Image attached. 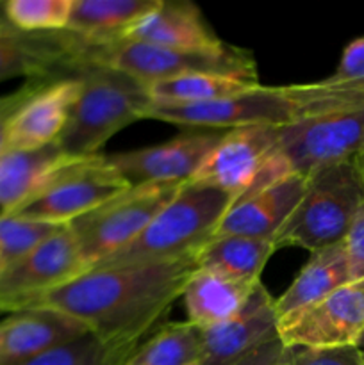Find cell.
Masks as SVG:
<instances>
[{
	"label": "cell",
	"instance_id": "1",
	"mask_svg": "<svg viewBox=\"0 0 364 365\" xmlns=\"http://www.w3.org/2000/svg\"><path fill=\"white\" fill-rule=\"evenodd\" d=\"M195 271V257L177 262L91 267L20 310H57L103 341L143 342L182 298Z\"/></svg>",
	"mask_w": 364,
	"mask_h": 365
},
{
	"label": "cell",
	"instance_id": "2",
	"mask_svg": "<svg viewBox=\"0 0 364 365\" xmlns=\"http://www.w3.org/2000/svg\"><path fill=\"white\" fill-rule=\"evenodd\" d=\"M364 103V81L343 82L327 77L309 84L256 86L243 95L196 106L150 103L145 120L202 130L241 127L284 128L332 110Z\"/></svg>",
	"mask_w": 364,
	"mask_h": 365
},
{
	"label": "cell",
	"instance_id": "3",
	"mask_svg": "<svg viewBox=\"0 0 364 365\" xmlns=\"http://www.w3.org/2000/svg\"><path fill=\"white\" fill-rule=\"evenodd\" d=\"M234 198L213 187L186 182L148 227L120 252L93 267L177 262L196 257L214 237ZM91 269V267H89Z\"/></svg>",
	"mask_w": 364,
	"mask_h": 365
},
{
	"label": "cell",
	"instance_id": "4",
	"mask_svg": "<svg viewBox=\"0 0 364 365\" xmlns=\"http://www.w3.org/2000/svg\"><path fill=\"white\" fill-rule=\"evenodd\" d=\"M75 78L77 98L57 141L68 157L100 155L113 135L145 120V110L152 103L145 82L98 64H84Z\"/></svg>",
	"mask_w": 364,
	"mask_h": 365
},
{
	"label": "cell",
	"instance_id": "5",
	"mask_svg": "<svg viewBox=\"0 0 364 365\" xmlns=\"http://www.w3.org/2000/svg\"><path fill=\"white\" fill-rule=\"evenodd\" d=\"M364 203V173L359 159L327 164L305 177V189L284 227L275 235V250L318 252L345 241Z\"/></svg>",
	"mask_w": 364,
	"mask_h": 365
},
{
	"label": "cell",
	"instance_id": "6",
	"mask_svg": "<svg viewBox=\"0 0 364 365\" xmlns=\"http://www.w3.org/2000/svg\"><path fill=\"white\" fill-rule=\"evenodd\" d=\"M363 146L364 103L280 128L263 168L239 200L291 175L307 177L318 168L359 155Z\"/></svg>",
	"mask_w": 364,
	"mask_h": 365
},
{
	"label": "cell",
	"instance_id": "7",
	"mask_svg": "<svg viewBox=\"0 0 364 365\" xmlns=\"http://www.w3.org/2000/svg\"><path fill=\"white\" fill-rule=\"evenodd\" d=\"M84 64L114 68L145 84L196 73L259 82L253 53L228 43L218 50H177L138 41H113L106 45L86 43Z\"/></svg>",
	"mask_w": 364,
	"mask_h": 365
},
{
	"label": "cell",
	"instance_id": "8",
	"mask_svg": "<svg viewBox=\"0 0 364 365\" xmlns=\"http://www.w3.org/2000/svg\"><path fill=\"white\" fill-rule=\"evenodd\" d=\"M131 187L107 155L70 157L45 178L38 191L13 212L27 220L70 225L77 217Z\"/></svg>",
	"mask_w": 364,
	"mask_h": 365
},
{
	"label": "cell",
	"instance_id": "9",
	"mask_svg": "<svg viewBox=\"0 0 364 365\" xmlns=\"http://www.w3.org/2000/svg\"><path fill=\"white\" fill-rule=\"evenodd\" d=\"M184 184L186 182H148L131 185L127 191L71 221L68 227L74 232L88 267L134 241Z\"/></svg>",
	"mask_w": 364,
	"mask_h": 365
},
{
	"label": "cell",
	"instance_id": "10",
	"mask_svg": "<svg viewBox=\"0 0 364 365\" xmlns=\"http://www.w3.org/2000/svg\"><path fill=\"white\" fill-rule=\"evenodd\" d=\"M364 334V280L350 282L314 305L278 319V339L289 349L350 348Z\"/></svg>",
	"mask_w": 364,
	"mask_h": 365
},
{
	"label": "cell",
	"instance_id": "11",
	"mask_svg": "<svg viewBox=\"0 0 364 365\" xmlns=\"http://www.w3.org/2000/svg\"><path fill=\"white\" fill-rule=\"evenodd\" d=\"M88 269L74 232L64 225L27 255L6 266L0 274V312H16L31 299L75 280Z\"/></svg>",
	"mask_w": 364,
	"mask_h": 365
},
{
	"label": "cell",
	"instance_id": "12",
	"mask_svg": "<svg viewBox=\"0 0 364 365\" xmlns=\"http://www.w3.org/2000/svg\"><path fill=\"white\" fill-rule=\"evenodd\" d=\"M84 39L70 31H16L0 7V82L75 77L84 66Z\"/></svg>",
	"mask_w": 364,
	"mask_h": 365
},
{
	"label": "cell",
	"instance_id": "13",
	"mask_svg": "<svg viewBox=\"0 0 364 365\" xmlns=\"http://www.w3.org/2000/svg\"><path fill=\"white\" fill-rule=\"evenodd\" d=\"M225 130L188 128L159 145L107 155L131 185L148 182H188Z\"/></svg>",
	"mask_w": 364,
	"mask_h": 365
},
{
	"label": "cell",
	"instance_id": "14",
	"mask_svg": "<svg viewBox=\"0 0 364 365\" xmlns=\"http://www.w3.org/2000/svg\"><path fill=\"white\" fill-rule=\"evenodd\" d=\"M280 128L241 127L225 130L202 166L188 182L227 192L234 203L263 168L268 153L275 146Z\"/></svg>",
	"mask_w": 364,
	"mask_h": 365
},
{
	"label": "cell",
	"instance_id": "15",
	"mask_svg": "<svg viewBox=\"0 0 364 365\" xmlns=\"http://www.w3.org/2000/svg\"><path fill=\"white\" fill-rule=\"evenodd\" d=\"M277 339L278 316L275 298L259 282L238 314L202 331L198 365H232Z\"/></svg>",
	"mask_w": 364,
	"mask_h": 365
},
{
	"label": "cell",
	"instance_id": "16",
	"mask_svg": "<svg viewBox=\"0 0 364 365\" xmlns=\"http://www.w3.org/2000/svg\"><path fill=\"white\" fill-rule=\"evenodd\" d=\"M79 93L75 77L49 81L14 110L7 150H32L59 141Z\"/></svg>",
	"mask_w": 364,
	"mask_h": 365
},
{
	"label": "cell",
	"instance_id": "17",
	"mask_svg": "<svg viewBox=\"0 0 364 365\" xmlns=\"http://www.w3.org/2000/svg\"><path fill=\"white\" fill-rule=\"evenodd\" d=\"M86 334L84 324L57 310H16L0 321V365H18Z\"/></svg>",
	"mask_w": 364,
	"mask_h": 365
},
{
	"label": "cell",
	"instance_id": "18",
	"mask_svg": "<svg viewBox=\"0 0 364 365\" xmlns=\"http://www.w3.org/2000/svg\"><path fill=\"white\" fill-rule=\"evenodd\" d=\"M305 189V177L291 175L270 187L238 200L220 221L214 235H241V237L273 241Z\"/></svg>",
	"mask_w": 364,
	"mask_h": 365
},
{
	"label": "cell",
	"instance_id": "19",
	"mask_svg": "<svg viewBox=\"0 0 364 365\" xmlns=\"http://www.w3.org/2000/svg\"><path fill=\"white\" fill-rule=\"evenodd\" d=\"M120 41H138L177 50H218V38L198 6L188 0H161L159 6L127 31Z\"/></svg>",
	"mask_w": 364,
	"mask_h": 365
},
{
	"label": "cell",
	"instance_id": "20",
	"mask_svg": "<svg viewBox=\"0 0 364 365\" xmlns=\"http://www.w3.org/2000/svg\"><path fill=\"white\" fill-rule=\"evenodd\" d=\"M350 282L352 277L343 242L313 252L285 292L275 298L278 319L321 302Z\"/></svg>",
	"mask_w": 364,
	"mask_h": 365
},
{
	"label": "cell",
	"instance_id": "21",
	"mask_svg": "<svg viewBox=\"0 0 364 365\" xmlns=\"http://www.w3.org/2000/svg\"><path fill=\"white\" fill-rule=\"evenodd\" d=\"M161 0H74L66 31L88 45L120 41Z\"/></svg>",
	"mask_w": 364,
	"mask_h": 365
},
{
	"label": "cell",
	"instance_id": "22",
	"mask_svg": "<svg viewBox=\"0 0 364 365\" xmlns=\"http://www.w3.org/2000/svg\"><path fill=\"white\" fill-rule=\"evenodd\" d=\"M253 287L256 285L239 284L211 271L196 269L182 292L188 323L203 331L231 319L248 302Z\"/></svg>",
	"mask_w": 364,
	"mask_h": 365
},
{
	"label": "cell",
	"instance_id": "23",
	"mask_svg": "<svg viewBox=\"0 0 364 365\" xmlns=\"http://www.w3.org/2000/svg\"><path fill=\"white\" fill-rule=\"evenodd\" d=\"M66 159L70 157L59 143L32 150H6L0 155V212H13L27 202Z\"/></svg>",
	"mask_w": 364,
	"mask_h": 365
},
{
	"label": "cell",
	"instance_id": "24",
	"mask_svg": "<svg viewBox=\"0 0 364 365\" xmlns=\"http://www.w3.org/2000/svg\"><path fill=\"white\" fill-rule=\"evenodd\" d=\"M275 252L273 241L241 235H214L196 253V269L211 271L239 284L257 285L264 266Z\"/></svg>",
	"mask_w": 364,
	"mask_h": 365
},
{
	"label": "cell",
	"instance_id": "25",
	"mask_svg": "<svg viewBox=\"0 0 364 365\" xmlns=\"http://www.w3.org/2000/svg\"><path fill=\"white\" fill-rule=\"evenodd\" d=\"M259 84L261 82L241 81V78L225 77V75L196 73L146 86H148L150 98L153 103L196 106V103L220 102V100L243 95Z\"/></svg>",
	"mask_w": 364,
	"mask_h": 365
},
{
	"label": "cell",
	"instance_id": "26",
	"mask_svg": "<svg viewBox=\"0 0 364 365\" xmlns=\"http://www.w3.org/2000/svg\"><path fill=\"white\" fill-rule=\"evenodd\" d=\"M202 330L191 323H164L143 341L125 365H186L198 362Z\"/></svg>",
	"mask_w": 364,
	"mask_h": 365
},
{
	"label": "cell",
	"instance_id": "27",
	"mask_svg": "<svg viewBox=\"0 0 364 365\" xmlns=\"http://www.w3.org/2000/svg\"><path fill=\"white\" fill-rule=\"evenodd\" d=\"M141 342H111L86 334L18 365H125Z\"/></svg>",
	"mask_w": 364,
	"mask_h": 365
},
{
	"label": "cell",
	"instance_id": "28",
	"mask_svg": "<svg viewBox=\"0 0 364 365\" xmlns=\"http://www.w3.org/2000/svg\"><path fill=\"white\" fill-rule=\"evenodd\" d=\"M74 0H7L2 14L16 31L61 32L70 24Z\"/></svg>",
	"mask_w": 364,
	"mask_h": 365
},
{
	"label": "cell",
	"instance_id": "29",
	"mask_svg": "<svg viewBox=\"0 0 364 365\" xmlns=\"http://www.w3.org/2000/svg\"><path fill=\"white\" fill-rule=\"evenodd\" d=\"M63 227L64 225L45 223L0 212V255L6 266L27 255Z\"/></svg>",
	"mask_w": 364,
	"mask_h": 365
},
{
	"label": "cell",
	"instance_id": "30",
	"mask_svg": "<svg viewBox=\"0 0 364 365\" xmlns=\"http://www.w3.org/2000/svg\"><path fill=\"white\" fill-rule=\"evenodd\" d=\"M293 365H364L355 346L338 349H293Z\"/></svg>",
	"mask_w": 364,
	"mask_h": 365
},
{
	"label": "cell",
	"instance_id": "31",
	"mask_svg": "<svg viewBox=\"0 0 364 365\" xmlns=\"http://www.w3.org/2000/svg\"><path fill=\"white\" fill-rule=\"evenodd\" d=\"M343 246L348 259L352 282L364 280V203L360 205L357 216L353 217Z\"/></svg>",
	"mask_w": 364,
	"mask_h": 365
},
{
	"label": "cell",
	"instance_id": "32",
	"mask_svg": "<svg viewBox=\"0 0 364 365\" xmlns=\"http://www.w3.org/2000/svg\"><path fill=\"white\" fill-rule=\"evenodd\" d=\"M335 81H364V36L352 39L345 46L338 68L330 75Z\"/></svg>",
	"mask_w": 364,
	"mask_h": 365
},
{
	"label": "cell",
	"instance_id": "33",
	"mask_svg": "<svg viewBox=\"0 0 364 365\" xmlns=\"http://www.w3.org/2000/svg\"><path fill=\"white\" fill-rule=\"evenodd\" d=\"M288 353L289 348H285L280 339H277V341H271L268 344L261 346L256 351L248 353V355L239 359L238 362L232 365H277L280 360L288 356Z\"/></svg>",
	"mask_w": 364,
	"mask_h": 365
},
{
	"label": "cell",
	"instance_id": "34",
	"mask_svg": "<svg viewBox=\"0 0 364 365\" xmlns=\"http://www.w3.org/2000/svg\"><path fill=\"white\" fill-rule=\"evenodd\" d=\"M16 95H18V89L13 93H7V95H0V110H2L4 107L9 106V103L16 98Z\"/></svg>",
	"mask_w": 364,
	"mask_h": 365
},
{
	"label": "cell",
	"instance_id": "35",
	"mask_svg": "<svg viewBox=\"0 0 364 365\" xmlns=\"http://www.w3.org/2000/svg\"><path fill=\"white\" fill-rule=\"evenodd\" d=\"M355 349H357V351H359L360 359H363V362H364V334H363V337L359 339V342H357V344H355Z\"/></svg>",
	"mask_w": 364,
	"mask_h": 365
},
{
	"label": "cell",
	"instance_id": "36",
	"mask_svg": "<svg viewBox=\"0 0 364 365\" xmlns=\"http://www.w3.org/2000/svg\"><path fill=\"white\" fill-rule=\"evenodd\" d=\"M277 365H293V349H289L288 356H285L284 360H280Z\"/></svg>",
	"mask_w": 364,
	"mask_h": 365
},
{
	"label": "cell",
	"instance_id": "37",
	"mask_svg": "<svg viewBox=\"0 0 364 365\" xmlns=\"http://www.w3.org/2000/svg\"><path fill=\"white\" fill-rule=\"evenodd\" d=\"M357 159H359L360 168H363V173H364V146H363V148H360V152H359V155H357Z\"/></svg>",
	"mask_w": 364,
	"mask_h": 365
},
{
	"label": "cell",
	"instance_id": "38",
	"mask_svg": "<svg viewBox=\"0 0 364 365\" xmlns=\"http://www.w3.org/2000/svg\"><path fill=\"white\" fill-rule=\"evenodd\" d=\"M6 269V262H4V259H2V255H0V274H2V271Z\"/></svg>",
	"mask_w": 364,
	"mask_h": 365
},
{
	"label": "cell",
	"instance_id": "39",
	"mask_svg": "<svg viewBox=\"0 0 364 365\" xmlns=\"http://www.w3.org/2000/svg\"><path fill=\"white\" fill-rule=\"evenodd\" d=\"M186 365H198V362H191V364H186Z\"/></svg>",
	"mask_w": 364,
	"mask_h": 365
},
{
	"label": "cell",
	"instance_id": "40",
	"mask_svg": "<svg viewBox=\"0 0 364 365\" xmlns=\"http://www.w3.org/2000/svg\"><path fill=\"white\" fill-rule=\"evenodd\" d=\"M0 359H2V353H0Z\"/></svg>",
	"mask_w": 364,
	"mask_h": 365
},
{
	"label": "cell",
	"instance_id": "41",
	"mask_svg": "<svg viewBox=\"0 0 364 365\" xmlns=\"http://www.w3.org/2000/svg\"><path fill=\"white\" fill-rule=\"evenodd\" d=\"M0 7H2V2H0Z\"/></svg>",
	"mask_w": 364,
	"mask_h": 365
}]
</instances>
